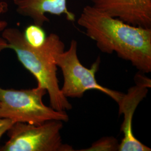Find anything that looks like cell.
<instances>
[{"label": "cell", "instance_id": "obj_1", "mask_svg": "<svg viewBox=\"0 0 151 151\" xmlns=\"http://www.w3.org/2000/svg\"><path fill=\"white\" fill-rule=\"evenodd\" d=\"M78 24L103 53L115 52L142 72H151V28L136 27L86 6Z\"/></svg>", "mask_w": 151, "mask_h": 151}, {"label": "cell", "instance_id": "obj_2", "mask_svg": "<svg viewBox=\"0 0 151 151\" xmlns=\"http://www.w3.org/2000/svg\"><path fill=\"white\" fill-rule=\"evenodd\" d=\"M2 32L0 51L5 49L15 51L19 60L37 79L38 86L48 93L50 107L62 111L70 110L72 106L61 91L57 76L56 58L65 48L60 37L52 33L42 46L35 48L27 43L23 32L17 28H6Z\"/></svg>", "mask_w": 151, "mask_h": 151}, {"label": "cell", "instance_id": "obj_3", "mask_svg": "<svg viewBox=\"0 0 151 151\" xmlns=\"http://www.w3.org/2000/svg\"><path fill=\"white\" fill-rule=\"evenodd\" d=\"M43 87L13 90L0 88V116L14 123L37 125L51 120L67 122L66 111H57L46 106L43 97L47 93Z\"/></svg>", "mask_w": 151, "mask_h": 151}, {"label": "cell", "instance_id": "obj_4", "mask_svg": "<svg viewBox=\"0 0 151 151\" xmlns=\"http://www.w3.org/2000/svg\"><path fill=\"white\" fill-rule=\"evenodd\" d=\"M56 63L61 69L63 76V85L60 88L65 97L80 98L85 92L97 90L102 92L118 103L123 93L103 86L97 83L96 73L100 64V58L87 68L81 64L77 55V42L72 40L69 49L58 54Z\"/></svg>", "mask_w": 151, "mask_h": 151}, {"label": "cell", "instance_id": "obj_5", "mask_svg": "<svg viewBox=\"0 0 151 151\" xmlns=\"http://www.w3.org/2000/svg\"><path fill=\"white\" fill-rule=\"evenodd\" d=\"M63 123L58 120L37 125L15 123L7 132L9 138L0 151H74L72 146L62 143Z\"/></svg>", "mask_w": 151, "mask_h": 151}, {"label": "cell", "instance_id": "obj_6", "mask_svg": "<svg viewBox=\"0 0 151 151\" xmlns=\"http://www.w3.org/2000/svg\"><path fill=\"white\" fill-rule=\"evenodd\" d=\"M135 85L131 87L127 94H123L119 103V114H123L124 120L121 130L123 138L119 145V151H150L151 148L138 140L133 133L132 121L135 110L147 96L151 88L150 78L139 72L134 77Z\"/></svg>", "mask_w": 151, "mask_h": 151}, {"label": "cell", "instance_id": "obj_7", "mask_svg": "<svg viewBox=\"0 0 151 151\" xmlns=\"http://www.w3.org/2000/svg\"><path fill=\"white\" fill-rule=\"evenodd\" d=\"M92 6L130 25L151 28V0H90Z\"/></svg>", "mask_w": 151, "mask_h": 151}, {"label": "cell", "instance_id": "obj_8", "mask_svg": "<svg viewBox=\"0 0 151 151\" xmlns=\"http://www.w3.org/2000/svg\"><path fill=\"white\" fill-rule=\"evenodd\" d=\"M14 2L19 14L30 17L34 24L42 27L49 22L46 14L65 15L68 20H75V14L67 8V0H14Z\"/></svg>", "mask_w": 151, "mask_h": 151}, {"label": "cell", "instance_id": "obj_9", "mask_svg": "<svg viewBox=\"0 0 151 151\" xmlns=\"http://www.w3.org/2000/svg\"><path fill=\"white\" fill-rule=\"evenodd\" d=\"M23 34L27 43L35 48L42 46L47 38L42 27L36 24L28 26Z\"/></svg>", "mask_w": 151, "mask_h": 151}, {"label": "cell", "instance_id": "obj_10", "mask_svg": "<svg viewBox=\"0 0 151 151\" xmlns=\"http://www.w3.org/2000/svg\"><path fill=\"white\" fill-rule=\"evenodd\" d=\"M118 140L113 137H105L97 140L92 146L81 151H115L119 150Z\"/></svg>", "mask_w": 151, "mask_h": 151}, {"label": "cell", "instance_id": "obj_11", "mask_svg": "<svg viewBox=\"0 0 151 151\" xmlns=\"http://www.w3.org/2000/svg\"><path fill=\"white\" fill-rule=\"evenodd\" d=\"M15 123L10 119L0 116V139Z\"/></svg>", "mask_w": 151, "mask_h": 151}, {"label": "cell", "instance_id": "obj_12", "mask_svg": "<svg viewBox=\"0 0 151 151\" xmlns=\"http://www.w3.org/2000/svg\"><path fill=\"white\" fill-rule=\"evenodd\" d=\"M8 10V4L5 1L0 2V16ZM7 26V22L4 20H0V32L5 29Z\"/></svg>", "mask_w": 151, "mask_h": 151}]
</instances>
